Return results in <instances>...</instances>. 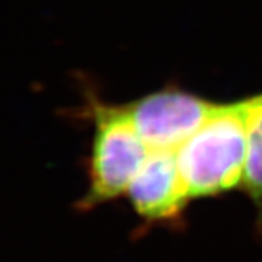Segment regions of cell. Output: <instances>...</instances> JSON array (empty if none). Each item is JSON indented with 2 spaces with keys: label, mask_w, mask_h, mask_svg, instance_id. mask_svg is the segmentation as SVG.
I'll return each instance as SVG.
<instances>
[{
  "label": "cell",
  "mask_w": 262,
  "mask_h": 262,
  "mask_svg": "<svg viewBox=\"0 0 262 262\" xmlns=\"http://www.w3.org/2000/svg\"><path fill=\"white\" fill-rule=\"evenodd\" d=\"M80 89L83 106L78 117L91 122L93 139L86 161L87 189L75 202V209L87 213L126 195L150 150L126 104L104 100L86 76L80 78Z\"/></svg>",
  "instance_id": "6da1fadb"
},
{
  "label": "cell",
  "mask_w": 262,
  "mask_h": 262,
  "mask_svg": "<svg viewBox=\"0 0 262 262\" xmlns=\"http://www.w3.org/2000/svg\"><path fill=\"white\" fill-rule=\"evenodd\" d=\"M249 97L218 102L202 126L177 150L190 201L241 190L248 158Z\"/></svg>",
  "instance_id": "7a4b0ae2"
},
{
  "label": "cell",
  "mask_w": 262,
  "mask_h": 262,
  "mask_svg": "<svg viewBox=\"0 0 262 262\" xmlns=\"http://www.w3.org/2000/svg\"><path fill=\"white\" fill-rule=\"evenodd\" d=\"M124 104L148 150H178L206 122L218 102L170 83Z\"/></svg>",
  "instance_id": "3957f363"
},
{
  "label": "cell",
  "mask_w": 262,
  "mask_h": 262,
  "mask_svg": "<svg viewBox=\"0 0 262 262\" xmlns=\"http://www.w3.org/2000/svg\"><path fill=\"white\" fill-rule=\"evenodd\" d=\"M124 196L141 221L137 237L152 228L182 230L191 201L181 178L177 150H150Z\"/></svg>",
  "instance_id": "277c9868"
},
{
  "label": "cell",
  "mask_w": 262,
  "mask_h": 262,
  "mask_svg": "<svg viewBox=\"0 0 262 262\" xmlns=\"http://www.w3.org/2000/svg\"><path fill=\"white\" fill-rule=\"evenodd\" d=\"M241 191L255 211V229L262 237V93L249 95L248 158Z\"/></svg>",
  "instance_id": "5b68a950"
}]
</instances>
